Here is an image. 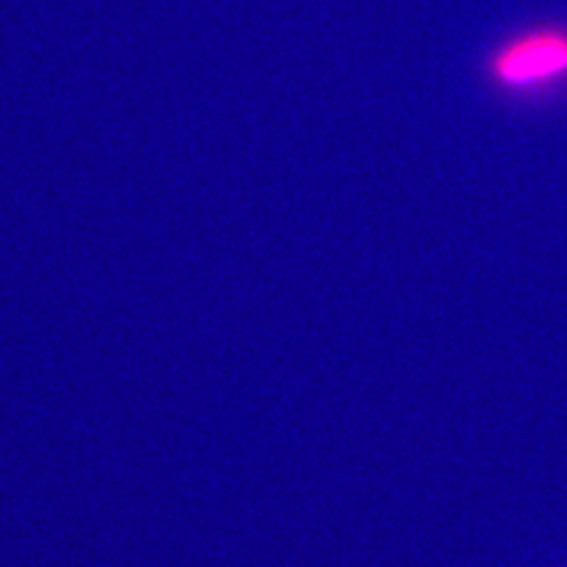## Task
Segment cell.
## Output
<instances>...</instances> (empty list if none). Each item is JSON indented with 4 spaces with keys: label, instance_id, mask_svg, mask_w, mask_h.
<instances>
[{
    "label": "cell",
    "instance_id": "6da1fadb",
    "mask_svg": "<svg viewBox=\"0 0 567 567\" xmlns=\"http://www.w3.org/2000/svg\"><path fill=\"white\" fill-rule=\"evenodd\" d=\"M487 76L513 93H536L567 81V28L540 25L515 34L489 55Z\"/></svg>",
    "mask_w": 567,
    "mask_h": 567
}]
</instances>
